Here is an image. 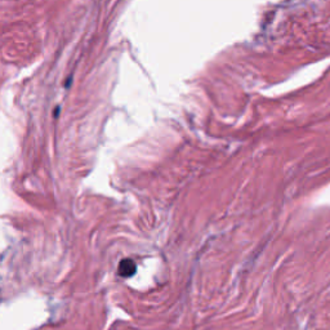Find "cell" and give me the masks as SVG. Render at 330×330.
I'll list each match as a JSON object with an SVG mask.
<instances>
[{
    "mask_svg": "<svg viewBox=\"0 0 330 330\" xmlns=\"http://www.w3.org/2000/svg\"><path fill=\"white\" fill-rule=\"evenodd\" d=\"M137 271V266L131 259H123L119 265V275L123 278H130Z\"/></svg>",
    "mask_w": 330,
    "mask_h": 330,
    "instance_id": "obj_1",
    "label": "cell"
}]
</instances>
